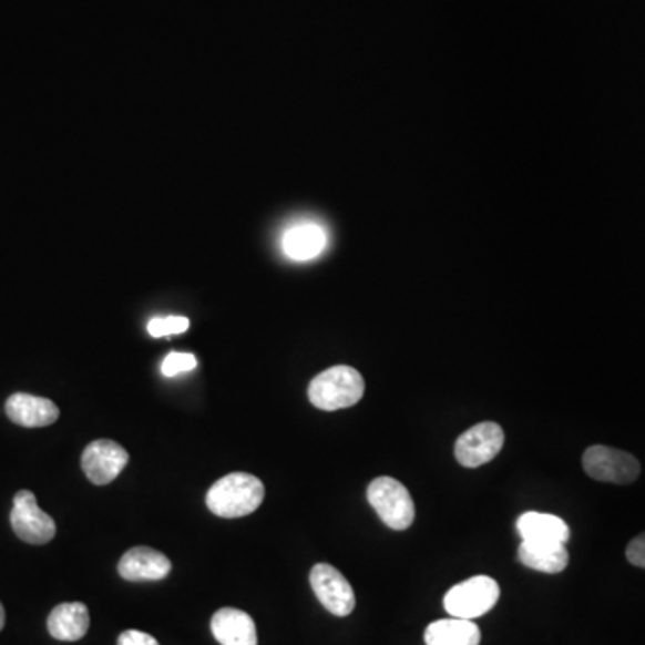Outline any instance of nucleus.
<instances>
[{
	"mask_svg": "<svg viewBox=\"0 0 645 645\" xmlns=\"http://www.w3.org/2000/svg\"><path fill=\"white\" fill-rule=\"evenodd\" d=\"M427 645H479L481 629L467 618H443L436 621L426 629Z\"/></svg>",
	"mask_w": 645,
	"mask_h": 645,
	"instance_id": "17",
	"label": "nucleus"
},
{
	"mask_svg": "<svg viewBox=\"0 0 645 645\" xmlns=\"http://www.w3.org/2000/svg\"><path fill=\"white\" fill-rule=\"evenodd\" d=\"M11 528L22 542L45 545L57 536V522L38 508L33 491L22 490L14 495Z\"/></svg>",
	"mask_w": 645,
	"mask_h": 645,
	"instance_id": "6",
	"label": "nucleus"
},
{
	"mask_svg": "<svg viewBox=\"0 0 645 645\" xmlns=\"http://www.w3.org/2000/svg\"><path fill=\"white\" fill-rule=\"evenodd\" d=\"M130 454L121 444L110 440H98L84 449L81 467L90 482L95 487H106L121 475L126 468Z\"/></svg>",
	"mask_w": 645,
	"mask_h": 645,
	"instance_id": "9",
	"label": "nucleus"
},
{
	"mask_svg": "<svg viewBox=\"0 0 645 645\" xmlns=\"http://www.w3.org/2000/svg\"><path fill=\"white\" fill-rule=\"evenodd\" d=\"M188 319L185 316H167V318H155L147 322V332L153 337L176 336V334L187 332Z\"/></svg>",
	"mask_w": 645,
	"mask_h": 645,
	"instance_id": "18",
	"label": "nucleus"
},
{
	"mask_svg": "<svg viewBox=\"0 0 645 645\" xmlns=\"http://www.w3.org/2000/svg\"><path fill=\"white\" fill-rule=\"evenodd\" d=\"M519 560L522 565L533 571L560 574L569 565V551L565 543L522 542L519 547Z\"/></svg>",
	"mask_w": 645,
	"mask_h": 645,
	"instance_id": "16",
	"label": "nucleus"
},
{
	"mask_svg": "<svg viewBox=\"0 0 645 645\" xmlns=\"http://www.w3.org/2000/svg\"><path fill=\"white\" fill-rule=\"evenodd\" d=\"M211 629L221 645H258L255 621L243 610L221 608L215 612Z\"/></svg>",
	"mask_w": 645,
	"mask_h": 645,
	"instance_id": "13",
	"label": "nucleus"
},
{
	"mask_svg": "<svg viewBox=\"0 0 645 645\" xmlns=\"http://www.w3.org/2000/svg\"><path fill=\"white\" fill-rule=\"evenodd\" d=\"M6 414L17 426L25 429H40L57 423L60 409L49 398L28 393H14L6 402Z\"/></svg>",
	"mask_w": 645,
	"mask_h": 645,
	"instance_id": "10",
	"label": "nucleus"
},
{
	"mask_svg": "<svg viewBox=\"0 0 645 645\" xmlns=\"http://www.w3.org/2000/svg\"><path fill=\"white\" fill-rule=\"evenodd\" d=\"M90 613L83 603L58 604L48 618L52 638L61 642H78L89 633Z\"/></svg>",
	"mask_w": 645,
	"mask_h": 645,
	"instance_id": "15",
	"label": "nucleus"
},
{
	"mask_svg": "<svg viewBox=\"0 0 645 645\" xmlns=\"http://www.w3.org/2000/svg\"><path fill=\"white\" fill-rule=\"evenodd\" d=\"M626 557L627 562L632 563V565L638 566V569H645V533L633 538L629 545H627Z\"/></svg>",
	"mask_w": 645,
	"mask_h": 645,
	"instance_id": "20",
	"label": "nucleus"
},
{
	"mask_svg": "<svg viewBox=\"0 0 645 645\" xmlns=\"http://www.w3.org/2000/svg\"><path fill=\"white\" fill-rule=\"evenodd\" d=\"M499 597H501V588L495 580H491L488 575H475L464 583L452 586L449 594L444 595L443 604L450 617L473 621L490 612Z\"/></svg>",
	"mask_w": 645,
	"mask_h": 645,
	"instance_id": "4",
	"label": "nucleus"
},
{
	"mask_svg": "<svg viewBox=\"0 0 645 645\" xmlns=\"http://www.w3.org/2000/svg\"><path fill=\"white\" fill-rule=\"evenodd\" d=\"M365 388V379L356 368L334 366L309 383V400L321 411H339L360 402Z\"/></svg>",
	"mask_w": 645,
	"mask_h": 645,
	"instance_id": "2",
	"label": "nucleus"
},
{
	"mask_svg": "<svg viewBox=\"0 0 645 645\" xmlns=\"http://www.w3.org/2000/svg\"><path fill=\"white\" fill-rule=\"evenodd\" d=\"M327 232L314 221H299L281 237V249L293 260H313L327 248Z\"/></svg>",
	"mask_w": 645,
	"mask_h": 645,
	"instance_id": "12",
	"label": "nucleus"
},
{
	"mask_svg": "<svg viewBox=\"0 0 645 645\" xmlns=\"http://www.w3.org/2000/svg\"><path fill=\"white\" fill-rule=\"evenodd\" d=\"M504 440V430L499 423L484 421L459 436L455 441V459L467 468L482 467L501 454Z\"/></svg>",
	"mask_w": 645,
	"mask_h": 645,
	"instance_id": "7",
	"label": "nucleus"
},
{
	"mask_svg": "<svg viewBox=\"0 0 645 645\" xmlns=\"http://www.w3.org/2000/svg\"><path fill=\"white\" fill-rule=\"evenodd\" d=\"M522 542L566 543L571 538V529L565 520L556 514L536 513L528 511L516 520Z\"/></svg>",
	"mask_w": 645,
	"mask_h": 645,
	"instance_id": "14",
	"label": "nucleus"
},
{
	"mask_svg": "<svg viewBox=\"0 0 645 645\" xmlns=\"http://www.w3.org/2000/svg\"><path fill=\"white\" fill-rule=\"evenodd\" d=\"M4 624H6L4 606H2V603H0V632L4 629Z\"/></svg>",
	"mask_w": 645,
	"mask_h": 645,
	"instance_id": "22",
	"label": "nucleus"
},
{
	"mask_svg": "<svg viewBox=\"0 0 645 645\" xmlns=\"http://www.w3.org/2000/svg\"><path fill=\"white\" fill-rule=\"evenodd\" d=\"M117 645H160L156 638L147 635L144 632H136V629H127L122 632L119 636Z\"/></svg>",
	"mask_w": 645,
	"mask_h": 645,
	"instance_id": "21",
	"label": "nucleus"
},
{
	"mask_svg": "<svg viewBox=\"0 0 645 645\" xmlns=\"http://www.w3.org/2000/svg\"><path fill=\"white\" fill-rule=\"evenodd\" d=\"M196 357L192 356V354H180V351H171L162 362V373L165 377H176V375L196 370Z\"/></svg>",
	"mask_w": 645,
	"mask_h": 645,
	"instance_id": "19",
	"label": "nucleus"
},
{
	"mask_svg": "<svg viewBox=\"0 0 645 645\" xmlns=\"http://www.w3.org/2000/svg\"><path fill=\"white\" fill-rule=\"evenodd\" d=\"M117 571L126 581H160L171 574L173 563L155 549L135 547L121 557Z\"/></svg>",
	"mask_w": 645,
	"mask_h": 645,
	"instance_id": "11",
	"label": "nucleus"
},
{
	"mask_svg": "<svg viewBox=\"0 0 645 645\" xmlns=\"http://www.w3.org/2000/svg\"><path fill=\"white\" fill-rule=\"evenodd\" d=\"M368 502L383 524L393 531H406L411 528L417 516L411 493L402 482L393 478L375 479L368 487Z\"/></svg>",
	"mask_w": 645,
	"mask_h": 645,
	"instance_id": "3",
	"label": "nucleus"
},
{
	"mask_svg": "<svg viewBox=\"0 0 645 645\" xmlns=\"http://www.w3.org/2000/svg\"><path fill=\"white\" fill-rule=\"evenodd\" d=\"M264 484L252 473H228L219 479L206 493L208 510L221 519H240L248 516L263 504Z\"/></svg>",
	"mask_w": 645,
	"mask_h": 645,
	"instance_id": "1",
	"label": "nucleus"
},
{
	"mask_svg": "<svg viewBox=\"0 0 645 645\" xmlns=\"http://www.w3.org/2000/svg\"><path fill=\"white\" fill-rule=\"evenodd\" d=\"M310 586L322 608L336 617H348L356 608V594L347 577L328 563H318L310 571Z\"/></svg>",
	"mask_w": 645,
	"mask_h": 645,
	"instance_id": "8",
	"label": "nucleus"
},
{
	"mask_svg": "<svg viewBox=\"0 0 645 645\" xmlns=\"http://www.w3.org/2000/svg\"><path fill=\"white\" fill-rule=\"evenodd\" d=\"M583 468L588 478L612 484H632L641 475V463L635 455L604 444H594L586 450Z\"/></svg>",
	"mask_w": 645,
	"mask_h": 645,
	"instance_id": "5",
	"label": "nucleus"
}]
</instances>
